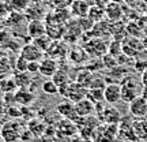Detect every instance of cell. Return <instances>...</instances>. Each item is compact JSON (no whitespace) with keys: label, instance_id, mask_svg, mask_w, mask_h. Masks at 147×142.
I'll use <instances>...</instances> for the list:
<instances>
[{"label":"cell","instance_id":"6da1fadb","mask_svg":"<svg viewBox=\"0 0 147 142\" xmlns=\"http://www.w3.org/2000/svg\"><path fill=\"white\" fill-rule=\"evenodd\" d=\"M59 94H61L64 99H67L68 101H71V103L75 104V103L86 99L87 89L74 81V82H69V84L65 85V86L59 88Z\"/></svg>","mask_w":147,"mask_h":142},{"label":"cell","instance_id":"7a4b0ae2","mask_svg":"<svg viewBox=\"0 0 147 142\" xmlns=\"http://www.w3.org/2000/svg\"><path fill=\"white\" fill-rule=\"evenodd\" d=\"M121 100L125 103H131L135 97L143 94L140 85L138 84V81L132 78V77H125L121 81Z\"/></svg>","mask_w":147,"mask_h":142},{"label":"cell","instance_id":"3957f363","mask_svg":"<svg viewBox=\"0 0 147 142\" xmlns=\"http://www.w3.org/2000/svg\"><path fill=\"white\" fill-rule=\"evenodd\" d=\"M22 130L21 124L16 120L5 122L0 128V137L4 142H18L22 139Z\"/></svg>","mask_w":147,"mask_h":142},{"label":"cell","instance_id":"277c9868","mask_svg":"<svg viewBox=\"0 0 147 142\" xmlns=\"http://www.w3.org/2000/svg\"><path fill=\"white\" fill-rule=\"evenodd\" d=\"M83 49L86 51L87 55L90 56H94V58H104L108 52V45L105 44V41L102 38L94 37L84 44Z\"/></svg>","mask_w":147,"mask_h":142},{"label":"cell","instance_id":"5b68a950","mask_svg":"<svg viewBox=\"0 0 147 142\" xmlns=\"http://www.w3.org/2000/svg\"><path fill=\"white\" fill-rule=\"evenodd\" d=\"M117 135V126L104 124L98 126L93 134V142H113Z\"/></svg>","mask_w":147,"mask_h":142},{"label":"cell","instance_id":"8992f818","mask_svg":"<svg viewBox=\"0 0 147 142\" xmlns=\"http://www.w3.org/2000/svg\"><path fill=\"white\" fill-rule=\"evenodd\" d=\"M129 113L136 118H147V100L146 96L140 94L135 97L131 103H128Z\"/></svg>","mask_w":147,"mask_h":142},{"label":"cell","instance_id":"52a82bcc","mask_svg":"<svg viewBox=\"0 0 147 142\" xmlns=\"http://www.w3.org/2000/svg\"><path fill=\"white\" fill-rule=\"evenodd\" d=\"M98 118H100V119L104 122L105 124H113V126H117V124L123 120V116H121V113L119 112V109H117V108H115L113 105L104 107V109L100 112Z\"/></svg>","mask_w":147,"mask_h":142},{"label":"cell","instance_id":"ba28073f","mask_svg":"<svg viewBox=\"0 0 147 142\" xmlns=\"http://www.w3.org/2000/svg\"><path fill=\"white\" fill-rule=\"evenodd\" d=\"M104 101L109 105H115L121 101V86L119 84H108L104 89Z\"/></svg>","mask_w":147,"mask_h":142},{"label":"cell","instance_id":"9c48e42d","mask_svg":"<svg viewBox=\"0 0 147 142\" xmlns=\"http://www.w3.org/2000/svg\"><path fill=\"white\" fill-rule=\"evenodd\" d=\"M56 111L59 112V115L63 116V119H68V120L74 122V123L79 119V116L76 115V111H75V104L68 100L59 103L56 105Z\"/></svg>","mask_w":147,"mask_h":142},{"label":"cell","instance_id":"30bf717a","mask_svg":"<svg viewBox=\"0 0 147 142\" xmlns=\"http://www.w3.org/2000/svg\"><path fill=\"white\" fill-rule=\"evenodd\" d=\"M21 56L27 62H41L44 58V52L34 44H25L21 49Z\"/></svg>","mask_w":147,"mask_h":142},{"label":"cell","instance_id":"8fae6325","mask_svg":"<svg viewBox=\"0 0 147 142\" xmlns=\"http://www.w3.org/2000/svg\"><path fill=\"white\" fill-rule=\"evenodd\" d=\"M57 70H59V66H57L56 59L44 58L40 62V70H38V73L41 74L42 77H53L55 74L57 73Z\"/></svg>","mask_w":147,"mask_h":142},{"label":"cell","instance_id":"7c38bea8","mask_svg":"<svg viewBox=\"0 0 147 142\" xmlns=\"http://www.w3.org/2000/svg\"><path fill=\"white\" fill-rule=\"evenodd\" d=\"M14 99H15V104H19L22 107H29L34 103L36 96L29 89H18L14 93Z\"/></svg>","mask_w":147,"mask_h":142},{"label":"cell","instance_id":"4fadbf2b","mask_svg":"<svg viewBox=\"0 0 147 142\" xmlns=\"http://www.w3.org/2000/svg\"><path fill=\"white\" fill-rule=\"evenodd\" d=\"M75 111L79 118H86V116H91L95 111V104L91 103L89 99H83V100L75 103Z\"/></svg>","mask_w":147,"mask_h":142},{"label":"cell","instance_id":"5bb4252c","mask_svg":"<svg viewBox=\"0 0 147 142\" xmlns=\"http://www.w3.org/2000/svg\"><path fill=\"white\" fill-rule=\"evenodd\" d=\"M47 32V27H45V22H42L41 19H34V21L29 22V26H27V33L29 36L34 38H38L45 34Z\"/></svg>","mask_w":147,"mask_h":142},{"label":"cell","instance_id":"9a60e30c","mask_svg":"<svg viewBox=\"0 0 147 142\" xmlns=\"http://www.w3.org/2000/svg\"><path fill=\"white\" fill-rule=\"evenodd\" d=\"M90 10V3H87L86 0H74V3L71 4V14L76 18H84L87 16Z\"/></svg>","mask_w":147,"mask_h":142},{"label":"cell","instance_id":"2e32d148","mask_svg":"<svg viewBox=\"0 0 147 142\" xmlns=\"http://www.w3.org/2000/svg\"><path fill=\"white\" fill-rule=\"evenodd\" d=\"M94 74L91 73L89 69H84V70H80L78 74H76V79H75V82L79 85H82L83 88L86 89H89L91 84H93V81H94Z\"/></svg>","mask_w":147,"mask_h":142},{"label":"cell","instance_id":"e0dca14e","mask_svg":"<svg viewBox=\"0 0 147 142\" xmlns=\"http://www.w3.org/2000/svg\"><path fill=\"white\" fill-rule=\"evenodd\" d=\"M0 90L3 93H15L18 90V86L14 81V77H11V75L0 77Z\"/></svg>","mask_w":147,"mask_h":142},{"label":"cell","instance_id":"ac0fdd59","mask_svg":"<svg viewBox=\"0 0 147 142\" xmlns=\"http://www.w3.org/2000/svg\"><path fill=\"white\" fill-rule=\"evenodd\" d=\"M121 15H123V11H121V5L119 3H115V1L108 3V5L105 7V16H108V19L117 21L121 18Z\"/></svg>","mask_w":147,"mask_h":142},{"label":"cell","instance_id":"d6986e66","mask_svg":"<svg viewBox=\"0 0 147 142\" xmlns=\"http://www.w3.org/2000/svg\"><path fill=\"white\" fill-rule=\"evenodd\" d=\"M68 58H69V60H71L74 64H82V63L86 62V59H87V53H86V51H84L83 48L75 47L68 52Z\"/></svg>","mask_w":147,"mask_h":142},{"label":"cell","instance_id":"ffe728a7","mask_svg":"<svg viewBox=\"0 0 147 142\" xmlns=\"http://www.w3.org/2000/svg\"><path fill=\"white\" fill-rule=\"evenodd\" d=\"M30 73H16L14 75V81H15L18 89H27L33 82V77L29 75Z\"/></svg>","mask_w":147,"mask_h":142},{"label":"cell","instance_id":"44dd1931","mask_svg":"<svg viewBox=\"0 0 147 142\" xmlns=\"http://www.w3.org/2000/svg\"><path fill=\"white\" fill-rule=\"evenodd\" d=\"M105 16V8H102L100 5H90V10H89V14H87V18L93 23H98V22H102Z\"/></svg>","mask_w":147,"mask_h":142},{"label":"cell","instance_id":"7402d4cb","mask_svg":"<svg viewBox=\"0 0 147 142\" xmlns=\"http://www.w3.org/2000/svg\"><path fill=\"white\" fill-rule=\"evenodd\" d=\"M59 128H60V131L63 132L64 135H74L75 132L78 131V128H76V124H75L74 122L68 120V119H63V120L60 122V124H59Z\"/></svg>","mask_w":147,"mask_h":142},{"label":"cell","instance_id":"603a6c76","mask_svg":"<svg viewBox=\"0 0 147 142\" xmlns=\"http://www.w3.org/2000/svg\"><path fill=\"white\" fill-rule=\"evenodd\" d=\"M33 44H34L36 47L40 48L42 52H48L51 45H52V38H49L47 34H44V36L38 37V38H34V40H33Z\"/></svg>","mask_w":147,"mask_h":142},{"label":"cell","instance_id":"cb8c5ba5","mask_svg":"<svg viewBox=\"0 0 147 142\" xmlns=\"http://www.w3.org/2000/svg\"><path fill=\"white\" fill-rule=\"evenodd\" d=\"M86 99H89L94 104L102 103L104 101V89H87Z\"/></svg>","mask_w":147,"mask_h":142},{"label":"cell","instance_id":"d4e9b609","mask_svg":"<svg viewBox=\"0 0 147 142\" xmlns=\"http://www.w3.org/2000/svg\"><path fill=\"white\" fill-rule=\"evenodd\" d=\"M41 89H42V92L48 96L59 94V86L53 82L52 79H48V81H45V82H42Z\"/></svg>","mask_w":147,"mask_h":142},{"label":"cell","instance_id":"484cf974","mask_svg":"<svg viewBox=\"0 0 147 142\" xmlns=\"http://www.w3.org/2000/svg\"><path fill=\"white\" fill-rule=\"evenodd\" d=\"M52 81L57 85L59 88L65 86V85H68L69 82H71L69 78H68V75H67V73H63V71H60V70H57V73L52 77Z\"/></svg>","mask_w":147,"mask_h":142},{"label":"cell","instance_id":"4316f807","mask_svg":"<svg viewBox=\"0 0 147 142\" xmlns=\"http://www.w3.org/2000/svg\"><path fill=\"white\" fill-rule=\"evenodd\" d=\"M10 3H11V7L16 11H23L30 5L29 0H10Z\"/></svg>","mask_w":147,"mask_h":142},{"label":"cell","instance_id":"83f0119b","mask_svg":"<svg viewBox=\"0 0 147 142\" xmlns=\"http://www.w3.org/2000/svg\"><path fill=\"white\" fill-rule=\"evenodd\" d=\"M27 64H29V62H27L25 58H22L21 55H19V56H18V59H16V62H15L16 73H26V71H27Z\"/></svg>","mask_w":147,"mask_h":142},{"label":"cell","instance_id":"f1b7e54d","mask_svg":"<svg viewBox=\"0 0 147 142\" xmlns=\"http://www.w3.org/2000/svg\"><path fill=\"white\" fill-rule=\"evenodd\" d=\"M74 0H52V5L56 10H64L67 7H71Z\"/></svg>","mask_w":147,"mask_h":142},{"label":"cell","instance_id":"f546056e","mask_svg":"<svg viewBox=\"0 0 147 142\" xmlns=\"http://www.w3.org/2000/svg\"><path fill=\"white\" fill-rule=\"evenodd\" d=\"M8 71H10V66H8V59L7 56L0 60V77L3 75H8Z\"/></svg>","mask_w":147,"mask_h":142},{"label":"cell","instance_id":"4dcf8cb0","mask_svg":"<svg viewBox=\"0 0 147 142\" xmlns=\"http://www.w3.org/2000/svg\"><path fill=\"white\" fill-rule=\"evenodd\" d=\"M38 70H40V62H29V64H27V73L36 74L38 73Z\"/></svg>","mask_w":147,"mask_h":142},{"label":"cell","instance_id":"1f68e13d","mask_svg":"<svg viewBox=\"0 0 147 142\" xmlns=\"http://www.w3.org/2000/svg\"><path fill=\"white\" fill-rule=\"evenodd\" d=\"M5 108H7V105H5V103L4 100L0 97V116L1 115H4V112H5Z\"/></svg>","mask_w":147,"mask_h":142},{"label":"cell","instance_id":"d6a6232c","mask_svg":"<svg viewBox=\"0 0 147 142\" xmlns=\"http://www.w3.org/2000/svg\"><path fill=\"white\" fill-rule=\"evenodd\" d=\"M142 82H143V86L147 89V69L143 71V75H142Z\"/></svg>","mask_w":147,"mask_h":142},{"label":"cell","instance_id":"836d02e7","mask_svg":"<svg viewBox=\"0 0 147 142\" xmlns=\"http://www.w3.org/2000/svg\"><path fill=\"white\" fill-rule=\"evenodd\" d=\"M109 0H95V4L100 5V7H104V5H108Z\"/></svg>","mask_w":147,"mask_h":142},{"label":"cell","instance_id":"e575fe53","mask_svg":"<svg viewBox=\"0 0 147 142\" xmlns=\"http://www.w3.org/2000/svg\"><path fill=\"white\" fill-rule=\"evenodd\" d=\"M4 56H5V53L3 52V51H0V60H1L3 58H4Z\"/></svg>","mask_w":147,"mask_h":142},{"label":"cell","instance_id":"d590c367","mask_svg":"<svg viewBox=\"0 0 147 142\" xmlns=\"http://www.w3.org/2000/svg\"><path fill=\"white\" fill-rule=\"evenodd\" d=\"M146 100H147V96H146Z\"/></svg>","mask_w":147,"mask_h":142},{"label":"cell","instance_id":"8d00e7d4","mask_svg":"<svg viewBox=\"0 0 147 142\" xmlns=\"http://www.w3.org/2000/svg\"><path fill=\"white\" fill-rule=\"evenodd\" d=\"M89 142H93V141H89Z\"/></svg>","mask_w":147,"mask_h":142}]
</instances>
